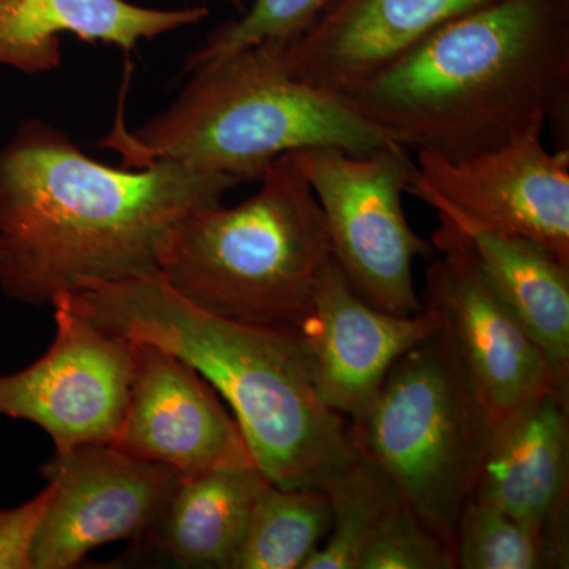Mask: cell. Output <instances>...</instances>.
Wrapping results in <instances>:
<instances>
[{
  "label": "cell",
  "mask_w": 569,
  "mask_h": 569,
  "mask_svg": "<svg viewBox=\"0 0 569 569\" xmlns=\"http://www.w3.org/2000/svg\"><path fill=\"white\" fill-rule=\"evenodd\" d=\"M455 560L459 569L548 568L545 545L537 531L473 498L456 526Z\"/></svg>",
  "instance_id": "21"
},
{
  "label": "cell",
  "mask_w": 569,
  "mask_h": 569,
  "mask_svg": "<svg viewBox=\"0 0 569 569\" xmlns=\"http://www.w3.org/2000/svg\"><path fill=\"white\" fill-rule=\"evenodd\" d=\"M51 306L54 340L33 365L0 376V417L39 426L58 455L82 445L111 447L132 392V342L93 325L70 293Z\"/></svg>",
  "instance_id": "9"
},
{
  "label": "cell",
  "mask_w": 569,
  "mask_h": 569,
  "mask_svg": "<svg viewBox=\"0 0 569 569\" xmlns=\"http://www.w3.org/2000/svg\"><path fill=\"white\" fill-rule=\"evenodd\" d=\"M227 2L230 3L231 7H234V9L239 11V14H241L247 7L246 0H227Z\"/></svg>",
  "instance_id": "25"
},
{
  "label": "cell",
  "mask_w": 569,
  "mask_h": 569,
  "mask_svg": "<svg viewBox=\"0 0 569 569\" xmlns=\"http://www.w3.org/2000/svg\"><path fill=\"white\" fill-rule=\"evenodd\" d=\"M460 231L493 290L545 356L557 388L569 392V266L527 239Z\"/></svg>",
  "instance_id": "18"
},
{
  "label": "cell",
  "mask_w": 569,
  "mask_h": 569,
  "mask_svg": "<svg viewBox=\"0 0 569 569\" xmlns=\"http://www.w3.org/2000/svg\"><path fill=\"white\" fill-rule=\"evenodd\" d=\"M52 486L32 569H70L116 541H140L159 522L181 477L110 445H82L40 468Z\"/></svg>",
  "instance_id": "10"
},
{
  "label": "cell",
  "mask_w": 569,
  "mask_h": 569,
  "mask_svg": "<svg viewBox=\"0 0 569 569\" xmlns=\"http://www.w3.org/2000/svg\"><path fill=\"white\" fill-rule=\"evenodd\" d=\"M268 485L257 466L181 479L159 522L133 542L132 559L144 556L168 567L230 569L254 503Z\"/></svg>",
  "instance_id": "17"
},
{
  "label": "cell",
  "mask_w": 569,
  "mask_h": 569,
  "mask_svg": "<svg viewBox=\"0 0 569 569\" xmlns=\"http://www.w3.org/2000/svg\"><path fill=\"white\" fill-rule=\"evenodd\" d=\"M432 246L441 257L427 269L425 306L451 336L496 425L530 397L557 388L556 381L537 343L479 268L467 236L440 217Z\"/></svg>",
  "instance_id": "11"
},
{
  "label": "cell",
  "mask_w": 569,
  "mask_h": 569,
  "mask_svg": "<svg viewBox=\"0 0 569 569\" xmlns=\"http://www.w3.org/2000/svg\"><path fill=\"white\" fill-rule=\"evenodd\" d=\"M208 14L204 7L160 10L127 0H0V66L47 73L61 67L63 33L132 51Z\"/></svg>",
  "instance_id": "16"
},
{
  "label": "cell",
  "mask_w": 569,
  "mask_h": 569,
  "mask_svg": "<svg viewBox=\"0 0 569 569\" xmlns=\"http://www.w3.org/2000/svg\"><path fill=\"white\" fill-rule=\"evenodd\" d=\"M132 392L111 447L170 467L181 479L254 466L238 421L189 362L153 343L132 342Z\"/></svg>",
  "instance_id": "12"
},
{
  "label": "cell",
  "mask_w": 569,
  "mask_h": 569,
  "mask_svg": "<svg viewBox=\"0 0 569 569\" xmlns=\"http://www.w3.org/2000/svg\"><path fill=\"white\" fill-rule=\"evenodd\" d=\"M358 569H456L455 553L402 497L378 522Z\"/></svg>",
  "instance_id": "23"
},
{
  "label": "cell",
  "mask_w": 569,
  "mask_h": 569,
  "mask_svg": "<svg viewBox=\"0 0 569 569\" xmlns=\"http://www.w3.org/2000/svg\"><path fill=\"white\" fill-rule=\"evenodd\" d=\"M438 326V317L426 306L413 316H397L369 305L332 258L318 280L312 312L298 332L318 395L326 406L355 421L397 359Z\"/></svg>",
  "instance_id": "14"
},
{
  "label": "cell",
  "mask_w": 569,
  "mask_h": 569,
  "mask_svg": "<svg viewBox=\"0 0 569 569\" xmlns=\"http://www.w3.org/2000/svg\"><path fill=\"white\" fill-rule=\"evenodd\" d=\"M295 157L323 211L336 263L356 293L397 316L421 312L413 264L436 249L403 211L415 168L408 149L392 142L376 152L312 148Z\"/></svg>",
  "instance_id": "7"
},
{
  "label": "cell",
  "mask_w": 569,
  "mask_h": 569,
  "mask_svg": "<svg viewBox=\"0 0 569 569\" xmlns=\"http://www.w3.org/2000/svg\"><path fill=\"white\" fill-rule=\"evenodd\" d=\"M350 425L359 455L455 553L456 526L473 498L493 422L443 325L397 359Z\"/></svg>",
  "instance_id": "6"
},
{
  "label": "cell",
  "mask_w": 569,
  "mask_h": 569,
  "mask_svg": "<svg viewBox=\"0 0 569 569\" xmlns=\"http://www.w3.org/2000/svg\"><path fill=\"white\" fill-rule=\"evenodd\" d=\"M500 0H331L299 39L284 44L293 77L346 97L369 74L441 26Z\"/></svg>",
  "instance_id": "15"
},
{
  "label": "cell",
  "mask_w": 569,
  "mask_h": 569,
  "mask_svg": "<svg viewBox=\"0 0 569 569\" xmlns=\"http://www.w3.org/2000/svg\"><path fill=\"white\" fill-rule=\"evenodd\" d=\"M473 500L542 538L548 568L568 567L569 395L550 387L490 430Z\"/></svg>",
  "instance_id": "13"
},
{
  "label": "cell",
  "mask_w": 569,
  "mask_h": 569,
  "mask_svg": "<svg viewBox=\"0 0 569 569\" xmlns=\"http://www.w3.org/2000/svg\"><path fill=\"white\" fill-rule=\"evenodd\" d=\"M241 183L173 160L110 167L61 130L24 122L0 149V290L51 306L89 284L159 272L183 217Z\"/></svg>",
  "instance_id": "1"
},
{
  "label": "cell",
  "mask_w": 569,
  "mask_h": 569,
  "mask_svg": "<svg viewBox=\"0 0 569 569\" xmlns=\"http://www.w3.org/2000/svg\"><path fill=\"white\" fill-rule=\"evenodd\" d=\"M70 295L103 331L189 362L227 400L271 485L325 490L358 460L350 419L318 395L298 331L213 316L160 272Z\"/></svg>",
  "instance_id": "3"
},
{
  "label": "cell",
  "mask_w": 569,
  "mask_h": 569,
  "mask_svg": "<svg viewBox=\"0 0 569 569\" xmlns=\"http://www.w3.org/2000/svg\"><path fill=\"white\" fill-rule=\"evenodd\" d=\"M242 203L194 209L174 228L159 272L213 316L298 331L335 258L328 227L295 152L274 160Z\"/></svg>",
  "instance_id": "5"
},
{
  "label": "cell",
  "mask_w": 569,
  "mask_h": 569,
  "mask_svg": "<svg viewBox=\"0 0 569 569\" xmlns=\"http://www.w3.org/2000/svg\"><path fill=\"white\" fill-rule=\"evenodd\" d=\"M542 132L466 159L418 152L407 193L460 230L527 239L569 266V151L550 152Z\"/></svg>",
  "instance_id": "8"
},
{
  "label": "cell",
  "mask_w": 569,
  "mask_h": 569,
  "mask_svg": "<svg viewBox=\"0 0 569 569\" xmlns=\"http://www.w3.org/2000/svg\"><path fill=\"white\" fill-rule=\"evenodd\" d=\"M284 44L247 48L192 73L162 114L127 130L122 114L99 148L122 167L173 160L193 170L260 181L284 153L312 148L376 152L392 144L342 97L299 80L284 67Z\"/></svg>",
  "instance_id": "4"
},
{
  "label": "cell",
  "mask_w": 569,
  "mask_h": 569,
  "mask_svg": "<svg viewBox=\"0 0 569 569\" xmlns=\"http://www.w3.org/2000/svg\"><path fill=\"white\" fill-rule=\"evenodd\" d=\"M331 0H252L234 20L213 29L187 59L183 71L194 73L261 43L288 44L302 36Z\"/></svg>",
  "instance_id": "22"
},
{
  "label": "cell",
  "mask_w": 569,
  "mask_h": 569,
  "mask_svg": "<svg viewBox=\"0 0 569 569\" xmlns=\"http://www.w3.org/2000/svg\"><path fill=\"white\" fill-rule=\"evenodd\" d=\"M325 492L331 501V529L301 569H358L378 522L402 496L391 479L362 455Z\"/></svg>",
  "instance_id": "20"
},
{
  "label": "cell",
  "mask_w": 569,
  "mask_h": 569,
  "mask_svg": "<svg viewBox=\"0 0 569 569\" xmlns=\"http://www.w3.org/2000/svg\"><path fill=\"white\" fill-rule=\"evenodd\" d=\"M329 529L331 501L325 490L268 485L230 569H301Z\"/></svg>",
  "instance_id": "19"
},
{
  "label": "cell",
  "mask_w": 569,
  "mask_h": 569,
  "mask_svg": "<svg viewBox=\"0 0 569 569\" xmlns=\"http://www.w3.org/2000/svg\"><path fill=\"white\" fill-rule=\"evenodd\" d=\"M346 102L389 140L458 160L567 116L569 0H500L441 26Z\"/></svg>",
  "instance_id": "2"
},
{
  "label": "cell",
  "mask_w": 569,
  "mask_h": 569,
  "mask_svg": "<svg viewBox=\"0 0 569 569\" xmlns=\"http://www.w3.org/2000/svg\"><path fill=\"white\" fill-rule=\"evenodd\" d=\"M52 486L31 500L0 509V569H32V548L41 519L50 507Z\"/></svg>",
  "instance_id": "24"
}]
</instances>
